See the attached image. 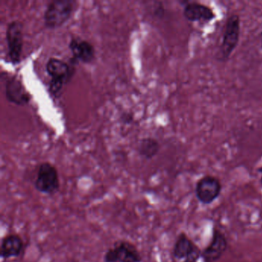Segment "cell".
<instances>
[{"mask_svg": "<svg viewBox=\"0 0 262 262\" xmlns=\"http://www.w3.org/2000/svg\"><path fill=\"white\" fill-rule=\"evenodd\" d=\"M75 64L72 59L70 63L56 57H50L47 60L46 71L50 76L49 91L53 97H59L64 85L74 76Z\"/></svg>", "mask_w": 262, "mask_h": 262, "instance_id": "obj_1", "label": "cell"}, {"mask_svg": "<svg viewBox=\"0 0 262 262\" xmlns=\"http://www.w3.org/2000/svg\"><path fill=\"white\" fill-rule=\"evenodd\" d=\"M78 7L75 0H52L43 13V23L48 29H56L63 26L73 16Z\"/></svg>", "mask_w": 262, "mask_h": 262, "instance_id": "obj_2", "label": "cell"}, {"mask_svg": "<svg viewBox=\"0 0 262 262\" xmlns=\"http://www.w3.org/2000/svg\"><path fill=\"white\" fill-rule=\"evenodd\" d=\"M241 21L238 15H231L227 19L222 42L217 57L219 61L225 62L235 50L240 39Z\"/></svg>", "mask_w": 262, "mask_h": 262, "instance_id": "obj_3", "label": "cell"}, {"mask_svg": "<svg viewBox=\"0 0 262 262\" xmlns=\"http://www.w3.org/2000/svg\"><path fill=\"white\" fill-rule=\"evenodd\" d=\"M34 187L36 191L47 195H53L60 188L57 168L49 162H42L39 165Z\"/></svg>", "mask_w": 262, "mask_h": 262, "instance_id": "obj_4", "label": "cell"}, {"mask_svg": "<svg viewBox=\"0 0 262 262\" xmlns=\"http://www.w3.org/2000/svg\"><path fill=\"white\" fill-rule=\"evenodd\" d=\"M8 57L13 65L20 63L24 48V25L15 19L9 23L6 32Z\"/></svg>", "mask_w": 262, "mask_h": 262, "instance_id": "obj_5", "label": "cell"}, {"mask_svg": "<svg viewBox=\"0 0 262 262\" xmlns=\"http://www.w3.org/2000/svg\"><path fill=\"white\" fill-rule=\"evenodd\" d=\"M104 262H142V254L137 247L128 241L115 242L112 248L105 251Z\"/></svg>", "mask_w": 262, "mask_h": 262, "instance_id": "obj_6", "label": "cell"}, {"mask_svg": "<svg viewBox=\"0 0 262 262\" xmlns=\"http://www.w3.org/2000/svg\"><path fill=\"white\" fill-rule=\"evenodd\" d=\"M222 184L217 178L205 176L198 181L195 194L198 200L204 205H209L220 195Z\"/></svg>", "mask_w": 262, "mask_h": 262, "instance_id": "obj_7", "label": "cell"}, {"mask_svg": "<svg viewBox=\"0 0 262 262\" xmlns=\"http://www.w3.org/2000/svg\"><path fill=\"white\" fill-rule=\"evenodd\" d=\"M172 255L182 262H197L202 252L185 233H181L174 242Z\"/></svg>", "mask_w": 262, "mask_h": 262, "instance_id": "obj_8", "label": "cell"}, {"mask_svg": "<svg viewBox=\"0 0 262 262\" xmlns=\"http://www.w3.org/2000/svg\"><path fill=\"white\" fill-rule=\"evenodd\" d=\"M69 49L71 52L75 62H81L90 64L96 59V50L94 46L86 39L79 36H73L69 42Z\"/></svg>", "mask_w": 262, "mask_h": 262, "instance_id": "obj_9", "label": "cell"}, {"mask_svg": "<svg viewBox=\"0 0 262 262\" xmlns=\"http://www.w3.org/2000/svg\"><path fill=\"white\" fill-rule=\"evenodd\" d=\"M5 96L7 100L17 105H26L31 100V96L16 76H12L6 79Z\"/></svg>", "mask_w": 262, "mask_h": 262, "instance_id": "obj_10", "label": "cell"}, {"mask_svg": "<svg viewBox=\"0 0 262 262\" xmlns=\"http://www.w3.org/2000/svg\"><path fill=\"white\" fill-rule=\"evenodd\" d=\"M228 247L225 234L220 230H214L211 242L203 250L202 256L206 262H214L223 255Z\"/></svg>", "mask_w": 262, "mask_h": 262, "instance_id": "obj_11", "label": "cell"}, {"mask_svg": "<svg viewBox=\"0 0 262 262\" xmlns=\"http://www.w3.org/2000/svg\"><path fill=\"white\" fill-rule=\"evenodd\" d=\"M183 15L187 20L192 23H209L215 18L214 11L210 7L199 3H187Z\"/></svg>", "mask_w": 262, "mask_h": 262, "instance_id": "obj_12", "label": "cell"}, {"mask_svg": "<svg viewBox=\"0 0 262 262\" xmlns=\"http://www.w3.org/2000/svg\"><path fill=\"white\" fill-rule=\"evenodd\" d=\"M24 251V241L17 234H10L3 237L0 247V256L4 260L19 257Z\"/></svg>", "mask_w": 262, "mask_h": 262, "instance_id": "obj_13", "label": "cell"}, {"mask_svg": "<svg viewBox=\"0 0 262 262\" xmlns=\"http://www.w3.org/2000/svg\"><path fill=\"white\" fill-rule=\"evenodd\" d=\"M138 152L144 159H153L157 156L160 150V144L157 139L151 137H145L141 139L138 145Z\"/></svg>", "mask_w": 262, "mask_h": 262, "instance_id": "obj_14", "label": "cell"}, {"mask_svg": "<svg viewBox=\"0 0 262 262\" xmlns=\"http://www.w3.org/2000/svg\"><path fill=\"white\" fill-rule=\"evenodd\" d=\"M259 40H260V46L262 49V32L260 33V35H259Z\"/></svg>", "mask_w": 262, "mask_h": 262, "instance_id": "obj_15", "label": "cell"}, {"mask_svg": "<svg viewBox=\"0 0 262 262\" xmlns=\"http://www.w3.org/2000/svg\"><path fill=\"white\" fill-rule=\"evenodd\" d=\"M258 171L260 173V174H261V178H260V182H261L262 184V167H260V168H258Z\"/></svg>", "mask_w": 262, "mask_h": 262, "instance_id": "obj_16", "label": "cell"}]
</instances>
